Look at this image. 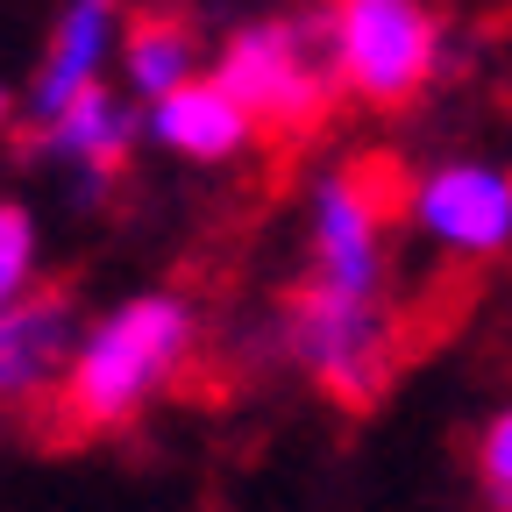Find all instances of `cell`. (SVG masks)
<instances>
[{
  "label": "cell",
  "instance_id": "1",
  "mask_svg": "<svg viewBox=\"0 0 512 512\" xmlns=\"http://www.w3.org/2000/svg\"><path fill=\"white\" fill-rule=\"evenodd\" d=\"M192 356V313L171 292L121 299L100 328L79 342V363L64 377V392L50 399V420L36 427L50 448H72L93 434L136 427V413L164 392Z\"/></svg>",
  "mask_w": 512,
  "mask_h": 512
},
{
  "label": "cell",
  "instance_id": "2",
  "mask_svg": "<svg viewBox=\"0 0 512 512\" xmlns=\"http://www.w3.org/2000/svg\"><path fill=\"white\" fill-rule=\"evenodd\" d=\"M221 93L249 114V128L264 143H306L320 121L335 114V100L349 93L342 72V36L328 8H306V15H278V22H249L221 43L214 64Z\"/></svg>",
  "mask_w": 512,
  "mask_h": 512
},
{
  "label": "cell",
  "instance_id": "3",
  "mask_svg": "<svg viewBox=\"0 0 512 512\" xmlns=\"http://www.w3.org/2000/svg\"><path fill=\"white\" fill-rule=\"evenodd\" d=\"M384 299H335L320 285L285 292V356L349 413H370L399 377V342Z\"/></svg>",
  "mask_w": 512,
  "mask_h": 512
},
{
  "label": "cell",
  "instance_id": "4",
  "mask_svg": "<svg viewBox=\"0 0 512 512\" xmlns=\"http://www.w3.org/2000/svg\"><path fill=\"white\" fill-rule=\"evenodd\" d=\"M342 36L349 93L370 107H413L441 64V22L427 0H320Z\"/></svg>",
  "mask_w": 512,
  "mask_h": 512
},
{
  "label": "cell",
  "instance_id": "5",
  "mask_svg": "<svg viewBox=\"0 0 512 512\" xmlns=\"http://www.w3.org/2000/svg\"><path fill=\"white\" fill-rule=\"evenodd\" d=\"M79 292L72 285H36L0 313V406H36L50 384L72 377L79 363Z\"/></svg>",
  "mask_w": 512,
  "mask_h": 512
},
{
  "label": "cell",
  "instance_id": "6",
  "mask_svg": "<svg viewBox=\"0 0 512 512\" xmlns=\"http://www.w3.org/2000/svg\"><path fill=\"white\" fill-rule=\"evenodd\" d=\"M413 221L456 256H498L512 242V178L491 164H434L413 185Z\"/></svg>",
  "mask_w": 512,
  "mask_h": 512
},
{
  "label": "cell",
  "instance_id": "7",
  "mask_svg": "<svg viewBox=\"0 0 512 512\" xmlns=\"http://www.w3.org/2000/svg\"><path fill=\"white\" fill-rule=\"evenodd\" d=\"M136 136H143V114L128 107L121 93L93 86L86 100L64 107L50 128H29V150H50L64 171L79 178V200L93 207V200H107V185L128 171V150H136Z\"/></svg>",
  "mask_w": 512,
  "mask_h": 512
},
{
  "label": "cell",
  "instance_id": "8",
  "mask_svg": "<svg viewBox=\"0 0 512 512\" xmlns=\"http://www.w3.org/2000/svg\"><path fill=\"white\" fill-rule=\"evenodd\" d=\"M114 15H121V0H72V8L57 15L50 29V57L36 64V79H29V128H50L72 100H86L100 86V64L114 43Z\"/></svg>",
  "mask_w": 512,
  "mask_h": 512
},
{
  "label": "cell",
  "instance_id": "9",
  "mask_svg": "<svg viewBox=\"0 0 512 512\" xmlns=\"http://www.w3.org/2000/svg\"><path fill=\"white\" fill-rule=\"evenodd\" d=\"M150 136H157L164 150L192 157V164H221V157H235V150L256 136V128H249V114L221 93V79H192V86H178L171 100L150 107Z\"/></svg>",
  "mask_w": 512,
  "mask_h": 512
},
{
  "label": "cell",
  "instance_id": "10",
  "mask_svg": "<svg viewBox=\"0 0 512 512\" xmlns=\"http://www.w3.org/2000/svg\"><path fill=\"white\" fill-rule=\"evenodd\" d=\"M192 64H200V29H192L185 15L143 8L136 22H128V36H121V72H128V86H136L150 107L200 79Z\"/></svg>",
  "mask_w": 512,
  "mask_h": 512
},
{
  "label": "cell",
  "instance_id": "11",
  "mask_svg": "<svg viewBox=\"0 0 512 512\" xmlns=\"http://www.w3.org/2000/svg\"><path fill=\"white\" fill-rule=\"evenodd\" d=\"M29 271H36V228L15 200H0V313L29 299Z\"/></svg>",
  "mask_w": 512,
  "mask_h": 512
},
{
  "label": "cell",
  "instance_id": "12",
  "mask_svg": "<svg viewBox=\"0 0 512 512\" xmlns=\"http://www.w3.org/2000/svg\"><path fill=\"white\" fill-rule=\"evenodd\" d=\"M477 484H484L491 512H512V406L491 413L484 434H477Z\"/></svg>",
  "mask_w": 512,
  "mask_h": 512
},
{
  "label": "cell",
  "instance_id": "13",
  "mask_svg": "<svg viewBox=\"0 0 512 512\" xmlns=\"http://www.w3.org/2000/svg\"><path fill=\"white\" fill-rule=\"evenodd\" d=\"M8 114H15V100H8V86H0V128H8Z\"/></svg>",
  "mask_w": 512,
  "mask_h": 512
}]
</instances>
